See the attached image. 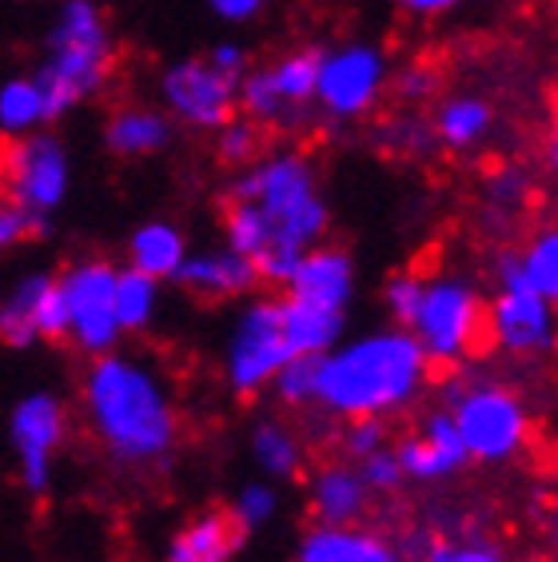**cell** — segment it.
I'll list each match as a JSON object with an SVG mask.
<instances>
[{"mask_svg":"<svg viewBox=\"0 0 558 562\" xmlns=\"http://www.w3.org/2000/svg\"><path fill=\"white\" fill-rule=\"evenodd\" d=\"M288 300L320 307V312L347 315L355 300V260L344 248L332 244H315L300 260V268L291 271V280L283 283Z\"/></svg>","mask_w":558,"mask_h":562,"instance_id":"obj_15","label":"cell"},{"mask_svg":"<svg viewBox=\"0 0 558 562\" xmlns=\"http://www.w3.org/2000/svg\"><path fill=\"white\" fill-rule=\"evenodd\" d=\"M252 459L268 479H295L303 471V443L300 435L291 431L288 423L279 419H259L252 427Z\"/></svg>","mask_w":558,"mask_h":562,"instance_id":"obj_25","label":"cell"},{"mask_svg":"<svg viewBox=\"0 0 558 562\" xmlns=\"http://www.w3.org/2000/svg\"><path fill=\"white\" fill-rule=\"evenodd\" d=\"M431 359L408 327H379L339 339L320 356L315 407L339 419H383L403 412L427 383Z\"/></svg>","mask_w":558,"mask_h":562,"instance_id":"obj_2","label":"cell"},{"mask_svg":"<svg viewBox=\"0 0 558 562\" xmlns=\"http://www.w3.org/2000/svg\"><path fill=\"white\" fill-rule=\"evenodd\" d=\"M431 363H459L487 331V303L462 276H435L423 283V300L408 327Z\"/></svg>","mask_w":558,"mask_h":562,"instance_id":"obj_6","label":"cell"},{"mask_svg":"<svg viewBox=\"0 0 558 562\" xmlns=\"http://www.w3.org/2000/svg\"><path fill=\"white\" fill-rule=\"evenodd\" d=\"M88 427L120 467H156L176 451L180 415L160 371L136 356L108 351L85 371L80 387Z\"/></svg>","mask_w":558,"mask_h":562,"instance_id":"obj_1","label":"cell"},{"mask_svg":"<svg viewBox=\"0 0 558 562\" xmlns=\"http://www.w3.org/2000/svg\"><path fill=\"white\" fill-rule=\"evenodd\" d=\"M239 85L212 68L208 56H188L160 72V100L176 124L200 132H220L227 120H236Z\"/></svg>","mask_w":558,"mask_h":562,"instance_id":"obj_12","label":"cell"},{"mask_svg":"<svg viewBox=\"0 0 558 562\" xmlns=\"http://www.w3.org/2000/svg\"><path fill=\"white\" fill-rule=\"evenodd\" d=\"M236 109L244 112V120L252 124H283V120L295 116V109H288V100L279 97L276 80H271L268 68H247V76L239 80V92H236Z\"/></svg>","mask_w":558,"mask_h":562,"instance_id":"obj_28","label":"cell"},{"mask_svg":"<svg viewBox=\"0 0 558 562\" xmlns=\"http://www.w3.org/2000/svg\"><path fill=\"white\" fill-rule=\"evenodd\" d=\"M116 276L120 268L108 260H80L56 276L68 312V339L92 359L116 351L124 336L116 324Z\"/></svg>","mask_w":558,"mask_h":562,"instance_id":"obj_10","label":"cell"},{"mask_svg":"<svg viewBox=\"0 0 558 562\" xmlns=\"http://www.w3.org/2000/svg\"><path fill=\"white\" fill-rule=\"evenodd\" d=\"M224 244L247 260H259L264 251L271 248V227L264 220L256 204H244V200H227L224 207Z\"/></svg>","mask_w":558,"mask_h":562,"instance_id":"obj_29","label":"cell"},{"mask_svg":"<svg viewBox=\"0 0 558 562\" xmlns=\"http://www.w3.org/2000/svg\"><path fill=\"white\" fill-rule=\"evenodd\" d=\"M0 195L44 227V220L68 195L65 144L44 132L21 136V140H0Z\"/></svg>","mask_w":558,"mask_h":562,"instance_id":"obj_7","label":"cell"},{"mask_svg":"<svg viewBox=\"0 0 558 562\" xmlns=\"http://www.w3.org/2000/svg\"><path fill=\"white\" fill-rule=\"evenodd\" d=\"M487 331L511 356H543L558 344V307L535 292L518 256L499 260V295L487 303Z\"/></svg>","mask_w":558,"mask_h":562,"instance_id":"obj_8","label":"cell"},{"mask_svg":"<svg viewBox=\"0 0 558 562\" xmlns=\"http://www.w3.org/2000/svg\"><path fill=\"white\" fill-rule=\"evenodd\" d=\"M395 9H403L408 16H418V21H439L447 12L462 9L467 0H391Z\"/></svg>","mask_w":558,"mask_h":562,"instance_id":"obj_43","label":"cell"},{"mask_svg":"<svg viewBox=\"0 0 558 562\" xmlns=\"http://www.w3.org/2000/svg\"><path fill=\"white\" fill-rule=\"evenodd\" d=\"M227 510H232V519H236V527L244 530V535L264 530L279 515L276 483H271V479H252V483H244V487L236 491V498H232Z\"/></svg>","mask_w":558,"mask_h":562,"instance_id":"obj_32","label":"cell"},{"mask_svg":"<svg viewBox=\"0 0 558 562\" xmlns=\"http://www.w3.org/2000/svg\"><path fill=\"white\" fill-rule=\"evenodd\" d=\"M395 454H399V467H403V479H411V483H439V479L455 475V471H462V467L471 463V454L462 447V435L447 407L431 412L427 423H423V431L408 435L395 447Z\"/></svg>","mask_w":558,"mask_h":562,"instance_id":"obj_17","label":"cell"},{"mask_svg":"<svg viewBox=\"0 0 558 562\" xmlns=\"http://www.w3.org/2000/svg\"><path fill=\"white\" fill-rule=\"evenodd\" d=\"M232 200L256 204L271 227V248L256 260L264 283H288L303 256L323 244L332 224L312 160L291 148L247 164L232 180Z\"/></svg>","mask_w":558,"mask_h":562,"instance_id":"obj_3","label":"cell"},{"mask_svg":"<svg viewBox=\"0 0 558 562\" xmlns=\"http://www.w3.org/2000/svg\"><path fill=\"white\" fill-rule=\"evenodd\" d=\"M367 503H371V487L359 463H327L312 475L308 510L323 527H351L364 519Z\"/></svg>","mask_w":558,"mask_h":562,"instance_id":"obj_18","label":"cell"},{"mask_svg":"<svg viewBox=\"0 0 558 562\" xmlns=\"http://www.w3.org/2000/svg\"><path fill=\"white\" fill-rule=\"evenodd\" d=\"M0 339L9 347H33L36 339H48V344L68 339V312L56 276L36 271L12 288L9 300L0 303Z\"/></svg>","mask_w":558,"mask_h":562,"instance_id":"obj_14","label":"cell"},{"mask_svg":"<svg viewBox=\"0 0 558 562\" xmlns=\"http://www.w3.org/2000/svg\"><path fill=\"white\" fill-rule=\"evenodd\" d=\"M339 443H344V454L351 459V463H364L367 454H376L379 447H387L383 419H347Z\"/></svg>","mask_w":558,"mask_h":562,"instance_id":"obj_37","label":"cell"},{"mask_svg":"<svg viewBox=\"0 0 558 562\" xmlns=\"http://www.w3.org/2000/svg\"><path fill=\"white\" fill-rule=\"evenodd\" d=\"M423 562H506L499 547L483 539H471V542H443L435 539L423 551Z\"/></svg>","mask_w":558,"mask_h":562,"instance_id":"obj_38","label":"cell"},{"mask_svg":"<svg viewBox=\"0 0 558 562\" xmlns=\"http://www.w3.org/2000/svg\"><path fill=\"white\" fill-rule=\"evenodd\" d=\"M60 4H65V0H60Z\"/></svg>","mask_w":558,"mask_h":562,"instance_id":"obj_46","label":"cell"},{"mask_svg":"<svg viewBox=\"0 0 558 562\" xmlns=\"http://www.w3.org/2000/svg\"><path fill=\"white\" fill-rule=\"evenodd\" d=\"M208 9H212L224 24H247L268 9V0H208Z\"/></svg>","mask_w":558,"mask_h":562,"instance_id":"obj_42","label":"cell"},{"mask_svg":"<svg viewBox=\"0 0 558 562\" xmlns=\"http://www.w3.org/2000/svg\"><path fill=\"white\" fill-rule=\"evenodd\" d=\"M160 307V280H152L144 271L124 268L116 276V324L124 336L148 331Z\"/></svg>","mask_w":558,"mask_h":562,"instance_id":"obj_26","label":"cell"},{"mask_svg":"<svg viewBox=\"0 0 558 562\" xmlns=\"http://www.w3.org/2000/svg\"><path fill=\"white\" fill-rule=\"evenodd\" d=\"M116 68V44L108 33L104 12L92 0H65L48 33L44 65L33 72L44 100V120H60L97 97L112 80Z\"/></svg>","mask_w":558,"mask_h":562,"instance_id":"obj_4","label":"cell"},{"mask_svg":"<svg viewBox=\"0 0 558 562\" xmlns=\"http://www.w3.org/2000/svg\"><path fill=\"white\" fill-rule=\"evenodd\" d=\"M423 283L427 280H418L411 271H399V276H391L383 283V307L395 319V327H411V319L418 312V300H423Z\"/></svg>","mask_w":558,"mask_h":562,"instance_id":"obj_34","label":"cell"},{"mask_svg":"<svg viewBox=\"0 0 558 562\" xmlns=\"http://www.w3.org/2000/svg\"><path fill=\"white\" fill-rule=\"evenodd\" d=\"M447 412L459 427L467 454L479 463H506L531 443V412L511 387L447 383Z\"/></svg>","mask_w":558,"mask_h":562,"instance_id":"obj_5","label":"cell"},{"mask_svg":"<svg viewBox=\"0 0 558 562\" xmlns=\"http://www.w3.org/2000/svg\"><path fill=\"white\" fill-rule=\"evenodd\" d=\"M491 128H494V109L483 97H471V92L443 100L439 109H435V124H431L435 140L451 151L479 148L491 136Z\"/></svg>","mask_w":558,"mask_h":562,"instance_id":"obj_24","label":"cell"},{"mask_svg":"<svg viewBox=\"0 0 558 562\" xmlns=\"http://www.w3.org/2000/svg\"><path fill=\"white\" fill-rule=\"evenodd\" d=\"M518 263H523L526 280L535 283V292L558 307V224L535 232L531 244L518 251Z\"/></svg>","mask_w":558,"mask_h":562,"instance_id":"obj_31","label":"cell"},{"mask_svg":"<svg viewBox=\"0 0 558 562\" xmlns=\"http://www.w3.org/2000/svg\"><path fill=\"white\" fill-rule=\"evenodd\" d=\"M12 451H16V467H21V483L29 495H48L53 487V467L56 454L65 447L68 435V412L65 403L48 395V391H36V395H24L12 412Z\"/></svg>","mask_w":558,"mask_h":562,"instance_id":"obj_13","label":"cell"},{"mask_svg":"<svg viewBox=\"0 0 558 562\" xmlns=\"http://www.w3.org/2000/svg\"><path fill=\"white\" fill-rule=\"evenodd\" d=\"M279 319H283V339H288L291 356H327L339 339H344L347 315L320 312V307H308V303L295 300H279Z\"/></svg>","mask_w":558,"mask_h":562,"instance_id":"obj_22","label":"cell"},{"mask_svg":"<svg viewBox=\"0 0 558 562\" xmlns=\"http://www.w3.org/2000/svg\"><path fill=\"white\" fill-rule=\"evenodd\" d=\"M183 256H188V239L168 220H148L129 236V268L144 271L152 280H176Z\"/></svg>","mask_w":558,"mask_h":562,"instance_id":"obj_23","label":"cell"},{"mask_svg":"<svg viewBox=\"0 0 558 562\" xmlns=\"http://www.w3.org/2000/svg\"><path fill=\"white\" fill-rule=\"evenodd\" d=\"M244 539L247 535L236 527L232 510H200L172 535L164 562H232Z\"/></svg>","mask_w":558,"mask_h":562,"instance_id":"obj_20","label":"cell"},{"mask_svg":"<svg viewBox=\"0 0 558 562\" xmlns=\"http://www.w3.org/2000/svg\"><path fill=\"white\" fill-rule=\"evenodd\" d=\"M315 371H320V359L312 356H291L279 375L271 379V391L283 407H312L315 403Z\"/></svg>","mask_w":558,"mask_h":562,"instance_id":"obj_33","label":"cell"},{"mask_svg":"<svg viewBox=\"0 0 558 562\" xmlns=\"http://www.w3.org/2000/svg\"><path fill=\"white\" fill-rule=\"evenodd\" d=\"M359 471H364L371 495H395V491L408 483V479H403V467H399L395 447H379L376 454H367L364 463H359Z\"/></svg>","mask_w":558,"mask_h":562,"instance_id":"obj_36","label":"cell"},{"mask_svg":"<svg viewBox=\"0 0 558 562\" xmlns=\"http://www.w3.org/2000/svg\"><path fill=\"white\" fill-rule=\"evenodd\" d=\"M387 88L383 48L364 41H347L339 48H323L315 104L332 120H359L376 109Z\"/></svg>","mask_w":558,"mask_h":562,"instance_id":"obj_11","label":"cell"},{"mask_svg":"<svg viewBox=\"0 0 558 562\" xmlns=\"http://www.w3.org/2000/svg\"><path fill=\"white\" fill-rule=\"evenodd\" d=\"M104 144L112 148V156H124V160L156 156L172 144V116L144 104H124L108 116Z\"/></svg>","mask_w":558,"mask_h":562,"instance_id":"obj_21","label":"cell"},{"mask_svg":"<svg viewBox=\"0 0 558 562\" xmlns=\"http://www.w3.org/2000/svg\"><path fill=\"white\" fill-rule=\"evenodd\" d=\"M291 359L279 319V300H247L244 312L227 331L224 344V379L239 400L271 387V379Z\"/></svg>","mask_w":558,"mask_h":562,"instance_id":"obj_9","label":"cell"},{"mask_svg":"<svg viewBox=\"0 0 558 562\" xmlns=\"http://www.w3.org/2000/svg\"><path fill=\"white\" fill-rule=\"evenodd\" d=\"M550 535H558V498L550 503Z\"/></svg>","mask_w":558,"mask_h":562,"instance_id":"obj_45","label":"cell"},{"mask_svg":"<svg viewBox=\"0 0 558 562\" xmlns=\"http://www.w3.org/2000/svg\"><path fill=\"white\" fill-rule=\"evenodd\" d=\"M550 168L558 172V116H555V124H550Z\"/></svg>","mask_w":558,"mask_h":562,"instance_id":"obj_44","label":"cell"},{"mask_svg":"<svg viewBox=\"0 0 558 562\" xmlns=\"http://www.w3.org/2000/svg\"><path fill=\"white\" fill-rule=\"evenodd\" d=\"M36 124H48V120H44V100L33 76H16L9 85H0V128L24 136Z\"/></svg>","mask_w":558,"mask_h":562,"instance_id":"obj_30","label":"cell"},{"mask_svg":"<svg viewBox=\"0 0 558 562\" xmlns=\"http://www.w3.org/2000/svg\"><path fill=\"white\" fill-rule=\"evenodd\" d=\"M295 562H403L395 542H387L376 530L359 527H308V535L295 547Z\"/></svg>","mask_w":558,"mask_h":562,"instance_id":"obj_19","label":"cell"},{"mask_svg":"<svg viewBox=\"0 0 558 562\" xmlns=\"http://www.w3.org/2000/svg\"><path fill=\"white\" fill-rule=\"evenodd\" d=\"M259 148V128L252 120H227L224 128L215 132V156L224 164H252Z\"/></svg>","mask_w":558,"mask_h":562,"instance_id":"obj_35","label":"cell"},{"mask_svg":"<svg viewBox=\"0 0 558 562\" xmlns=\"http://www.w3.org/2000/svg\"><path fill=\"white\" fill-rule=\"evenodd\" d=\"M395 88H399V97H403V100L435 97V92H439V68L415 60V65H408L403 72L395 76Z\"/></svg>","mask_w":558,"mask_h":562,"instance_id":"obj_39","label":"cell"},{"mask_svg":"<svg viewBox=\"0 0 558 562\" xmlns=\"http://www.w3.org/2000/svg\"><path fill=\"white\" fill-rule=\"evenodd\" d=\"M183 292H192L196 300L204 303H224V300H244L259 288V268L256 260H247L239 251L224 248H204V251H188L176 271V280Z\"/></svg>","mask_w":558,"mask_h":562,"instance_id":"obj_16","label":"cell"},{"mask_svg":"<svg viewBox=\"0 0 558 562\" xmlns=\"http://www.w3.org/2000/svg\"><path fill=\"white\" fill-rule=\"evenodd\" d=\"M208 60H212V68H220L227 80H236V85L247 76V48L236 41H220L212 53H208Z\"/></svg>","mask_w":558,"mask_h":562,"instance_id":"obj_41","label":"cell"},{"mask_svg":"<svg viewBox=\"0 0 558 562\" xmlns=\"http://www.w3.org/2000/svg\"><path fill=\"white\" fill-rule=\"evenodd\" d=\"M320 56H323V48H295V53H283L276 65L268 68L271 80H276V88H279V97L288 100V109L300 112L315 100Z\"/></svg>","mask_w":558,"mask_h":562,"instance_id":"obj_27","label":"cell"},{"mask_svg":"<svg viewBox=\"0 0 558 562\" xmlns=\"http://www.w3.org/2000/svg\"><path fill=\"white\" fill-rule=\"evenodd\" d=\"M36 232H44L36 220H29L16 204H9L4 195H0V251L12 248V244H21V239L36 236Z\"/></svg>","mask_w":558,"mask_h":562,"instance_id":"obj_40","label":"cell"}]
</instances>
